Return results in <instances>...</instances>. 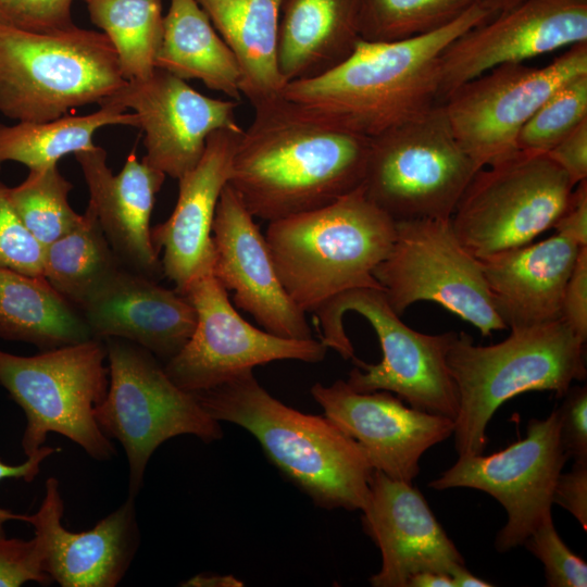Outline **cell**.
<instances>
[{
	"mask_svg": "<svg viewBox=\"0 0 587 587\" xmlns=\"http://www.w3.org/2000/svg\"><path fill=\"white\" fill-rule=\"evenodd\" d=\"M43 500L28 522L35 529L42 569L62 587H114L125 576L139 545L135 497L91 529L71 532L61 519L59 480H46Z\"/></svg>",
	"mask_w": 587,
	"mask_h": 587,
	"instance_id": "21",
	"label": "cell"
},
{
	"mask_svg": "<svg viewBox=\"0 0 587 587\" xmlns=\"http://www.w3.org/2000/svg\"><path fill=\"white\" fill-rule=\"evenodd\" d=\"M109 125L139 126L135 112L114 105L86 115H64L46 122H17L0 124V170L13 161L28 170L58 164L67 154L95 147L96 132Z\"/></svg>",
	"mask_w": 587,
	"mask_h": 587,
	"instance_id": "30",
	"label": "cell"
},
{
	"mask_svg": "<svg viewBox=\"0 0 587 587\" xmlns=\"http://www.w3.org/2000/svg\"><path fill=\"white\" fill-rule=\"evenodd\" d=\"M311 395L325 416L359 444L372 467L394 479L412 482L421 457L453 435L454 420L407 407L389 391L359 392L339 379L313 385Z\"/></svg>",
	"mask_w": 587,
	"mask_h": 587,
	"instance_id": "18",
	"label": "cell"
},
{
	"mask_svg": "<svg viewBox=\"0 0 587 587\" xmlns=\"http://www.w3.org/2000/svg\"><path fill=\"white\" fill-rule=\"evenodd\" d=\"M212 233V274L227 291L234 292L236 307L274 335L312 338L304 312L279 279L264 235L229 184L221 193Z\"/></svg>",
	"mask_w": 587,
	"mask_h": 587,
	"instance_id": "19",
	"label": "cell"
},
{
	"mask_svg": "<svg viewBox=\"0 0 587 587\" xmlns=\"http://www.w3.org/2000/svg\"><path fill=\"white\" fill-rule=\"evenodd\" d=\"M99 105L133 109L145 133L143 159L175 179L196 166L212 133L242 129L238 101L204 96L159 68L146 79L126 82Z\"/></svg>",
	"mask_w": 587,
	"mask_h": 587,
	"instance_id": "17",
	"label": "cell"
},
{
	"mask_svg": "<svg viewBox=\"0 0 587 587\" xmlns=\"http://www.w3.org/2000/svg\"><path fill=\"white\" fill-rule=\"evenodd\" d=\"M233 51L241 96L252 107L279 97L286 82L278 64L283 0H196Z\"/></svg>",
	"mask_w": 587,
	"mask_h": 587,
	"instance_id": "27",
	"label": "cell"
},
{
	"mask_svg": "<svg viewBox=\"0 0 587 587\" xmlns=\"http://www.w3.org/2000/svg\"><path fill=\"white\" fill-rule=\"evenodd\" d=\"M28 582L52 583L42 569L36 539L0 538V587H20Z\"/></svg>",
	"mask_w": 587,
	"mask_h": 587,
	"instance_id": "39",
	"label": "cell"
},
{
	"mask_svg": "<svg viewBox=\"0 0 587 587\" xmlns=\"http://www.w3.org/2000/svg\"><path fill=\"white\" fill-rule=\"evenodd\" d=\"M363 530L382 554L380 570L370 578L374 587H408L424 571L451 575L465 565L422 492L412 482L373 471L361 509Z\"/></svg>",
	"mask_w": 587,
	"mask_h": 587,
	"instance_id": "20",
	"label": "cell"
},
{
	"mask_svg": "<svg viewBox=\"0 0 587 587\" xmlns=\"http://www.w3.org/2000/svg\"><path fill=\"white\" fill-rule=\"evenodd\" d=\"M373 275L401 315L417 301L436 302L474 325L483 336L505 329L482 264L459 241L450 220L396 222V237Z\"/></svg>",
	"mask_w": 587,
	"mask_h": 587,
	"instance_id": "12",
	"label": "cell"
},
{
	"mask_svg": "<svg viewBox=\"0 0 587 587\" xmlns=\"http://www.w3.org/2000/svg\"><path fill=\"white\" fill-rule=\"evenodd\" d=\"M361 0H283L278 64L287 83L317 76L344 61L360 38Z\"/></svg>",
	"mask_w": 587,
	"mask_h": 587,
	"instance_id": "26",
	"label": "cell"
},
{
	"mask_svg": "<svg viewBox=\"0 0 587 587\" xmlns=\"http://www.w3.org/2000/svg\"><path fill=\"white\" fill-rule=\"evenodd\" d=\"M183 296L196 311V326L164 370L186 391L211 389L272 361L316 363L328 349L321 340L284 338L254 327L238 314L213 274L193 280Z\"/></svg>",
	"mask_w": 587,
	"mask_h": 587,
	"instance_id": "15",
	"label": "cell"
},
{
	"mask_svg": "<svg viewBox=\"0 0 587 587\" xmlns=\"http://www.w3.org/2000/svg\"><path fill=\"white\" fill-rule=\"evenodd\" d=\"M494 16L474 4L423 36L389 42L360 39L344 61L317 76L287 83L282 96L333 127L376 137L440 103L441 52Z\"/></svg>",
	"mask_w": 587,
	"mask_h": 587,
	"instance_id": "2",
	"label": "cell"
},
{
	"mask_svg": "<svg viewBox=\"0 0 587 587\" xmlns=\"http://www.w3.org/2000/svg\"><path fill=\"white\" fill-rule=\"evenodd\" d=\"M587 120V74L562 84L522 127L517 150L547 153Z\"/></svg>",
	"mask_w": 587,
	"mask_h": 587,
	"instance_id": "35",
	"label": "cell"
},
{
	"mask_svg": "<svg viewBox=\"0 0 587 587\" xmlns=\"http://www.w3.org/2000/svg\"><path fill=\"white\" fill-rule=\"evenodd\" d=\"M477 4L485 8L494 15L507 11L524 0H475Z\"/></svg>",
	"mask_w": 587,
	"mask_h": 587,
	"instance_id": "49",
	"label": "cell"
},
{
	"mask_svg": "<svg viewBox=\"0 0 587 587\" xmlns=\"http://www.w3.org/2000/svg\"><path fill=\"white\" fill-rule=\"evenodd\" d=\"M552 502L567 510L587 530V459L575 460L571 471L561 472Z\"/></svg>",
	"mask_w": 587,
	"mask_h": 587,
	"instance_id": "42",
	"label": "cell"
},
{
	"mask_svg": "<svg viewBox=\"0 0 587 587\" xmlns=\"http://www.w3.org/2000/svg\"><path fill=\"white\" fill-rule=\"evenodd\" d=\"M574 185L587 179V120L546 153Z\"/></svg>",
	"mask_w": 587,
	"mask_h": 587,
	"instance_id": "43",
	"label": "cell"
},
{
	"mask_svg": "<svg viewBox=\"0 0 587 587\" xmlns=\"http://www.w3.org/2000/svg\"><path fill=\"white\" fill-rule=\"evenodd\" d=\"M91 22L112 42L127 82L155 71L163 37L162 0H85Z\"/></svg>",
	"mask_w": 587,
	"mask_h": 587,
	"instance_id": "32",
	"label": "cell"
},
{
	"mask_svg": "<svg viewBox=\"0 0 587 587\" xmlns=\"http://www.w3.org/2000/svg\"><path fill=\"white\" fill-rule=\"evenodd\" d=\"M587 74V41L544 67L504 63L457 87L442 102L461 147L477 168L516 153L522 127L562 84Z\"/></svg>",
	"mask_w": 587,
	"mask_h": 587,
	"instance_id": "13",
	"label": "cell"
},
{
	"mask_svg": "<svg viewBox=\"0 0 587 587\" xmlns=\"http://www.w3.org/2000/svg\"><path fill=\"white\" fill-rule=\"evenodd\" d=\"M314 313L321 341L354 361L347 380L353 390L389 391L413 409L457 419L458 391L447 366L455 332L412 329L377 288L345 291Z\"/></svg>",
	"mask_w": 587,
	"mask_h": 587,
	"instance_id": "3",
	"label": "cell"
},
{
	"mask_svg": "<svg viewBox=\"0 0 587 587\" xmlns=\"http://www.w3.org/2000/svg\"><path fill=\"white\" fill-rule=\"evenodd\" d=\"M79 311L93 338L124 339L166 362L182 350L196 326V311L185 296L124 266Z\"/></svg>",
	"mask_w": 587,
	"mask_h": 587,
	"instance_id": "23",
	"label": "cell"
},
{
	"mask_svg": "<svg viewBox=\"0 0 587 587\" xmlns=\"http://www.w3.org/2000/svg\"><path fill=\"white\" fill-rule=\"evenodd\" d=\"M574 187L546 153L519 150L474 174L450 225L460 243L480 260L527 245L552 228Z\"/></svg>",
	"mask_w": 587,
	"mask_h": 587,
	"instance_id": "11",
	"label": "cell"
},
{
	"mask_svg": "<svg viewBox=\"0 0 587 587\" xmlns=\"http://www.w3.org/2000/svg\"><path fill=\"white\" fill-rule=\"evenodd\" d=\"M253 109L228 179L253 217L315 210L362 186L371 138L323 123L282 95Z\"/></svg>",
	"mask_w": 587,
	"mask_h": 587,
	"instance_id": "1",
	"label": "cell"
},
{
	"mask_svg": "<svg viewBox=\"0 0 587 587\" xmlns=\"http://www.w3.org/2000/svg\"><path fill=\"white\" fill-rule=\"evenodd\" d=\"M186 587H239L243 583L233 575L198 574L180 584Z\"/></svg>",
	"mask_w": 587,
	"mask_h": 587,
	"instance_id": "46",
	"label": "cell"
},
{
	"mask_svg": "<svg viewBox=\"0 0 587 587\" xmlns=\"http://www.w3.org/2000/svg\"><path fill=\"white\" fill-rule=\"evenodd\" d=\"M0 338L48 350L93 337L82 312L45 277L0 267Z\"/></svg>",
	"mask_w": 587,
	"mask_h": 587,
	"instance_id": "29",
	"label": "cell"
},
{
	"mask_svg": "<svg viewBox=\"0 0 587 587\" xmlns=\"http://www.w3.org/2000/svg\"><path fill=\"white\" fill-rule=\"evenodd\" d=\"M562 398L557 409L563 449L574 460L587 459V388L571 386Z\"/></svg>",
	"mask_w": 587,
	"mask_h": 587,
	"instance_id": "40",
	"label": "cell"
},
{
	"mask_svg": "<svg viewBox=\"0 0 587 587\" xmlns=\"http://www.w3.org/2000/svg\"><path fill=\"white\" fill-rule=\"evenodd\" d=\"M73 185L60 173L58 164L29 170L17 186L9 187V198L27 230L42 246L75 228L83 214L68 202Z\"/></svg>",
	"mask_w": 587,
	"mask_h": 587,
	"instance_id": "33",
	"label": "cell"
},
{
	"mask_svg": "<svg viewBox=\"0 0 587 587\" xmlns=\"http://www.w3.org/2000/svg\"><path fill=\"white\" fill-rule=\"evenodd\" d=\"M243 129L212 133L199 162L178 180V197L166 221L151 228L152 243L162 250V273L183 295L188 286L212 274V225Z\"/></svg>",
	"mask_w": 587,
	"mask_h": 587,
	"instance_id": "22",
	"label": "cell"
},
{
	"mask_svg": "<svg viewBox=\"0 0 587 587\" xmlns=\"http://www.w3.org/2000/svg\"><path fill=\"white\" fill-rule=\"evenodd\" d=\"M523 545L544 564L547 586H587V563L564 544L551 515L532 532Z\"/></svg>",
	"mask_w": 587,
	"mask_h": 587,
	"instance_id": "36",
	"label": "cell"
},
{
	"mask_svg": "<svg viewBox=\"0 0 587 587\" xmlns=\"http://www.w3.org/2000/svg\"><path fill=\"white\" fill-rule=\"evenodd\" d=\"M48 446H41L38 450L27 457L21 464L12 465L0 460V482L4 479H23L32 482L39 474L41 464L51 454L60 451ZM9 521L28 522V514L15 513L0 508V538L7 537L4 525Z\"/></svg>",
	"mask_w": 587,
	"mask_h": 587,
	"instance_id": "45",
	"label": "cell"
},
{
	"mask_svg": "<svg viewBox=\"0 0 587 587\" xmlns=\"http://www.w3.org/2000/svg\"><path fill=\"white\" fill-rule=\"evenodd\" d=\"M74 0H0V23L20 29L50 33L75 26Z\"/></svg>",
	"mask_w": 587,
	"mask_h": 587,
	"instance_id": "38",
	"label": "cell"
},
{
	"mask_svg": "<svg viewBox=\"0 0 587 587\" xmlns=\"http://www.w3.org/2000/svg\"><path fill=\"white\" fill-rule=\"evenodd\" d=\"M0 267L43 277V247L27 230L0 182Z\"/></svg>",
	"mask_w": 587,
	"mask_h": 587,
	"instance_id": "37",
	"label": "cell"
},
{
	"mask_svg": "<svg viewBox=\"0 0 587 587\" xmlns=\"http://www.w3.org/2000/svg\"><path fill=\"white\" fill-rule=\"evenodd\" d=\"M268 223L264 237L277 274L304 313L351 289H382L373 272L391 249L396 222L362 186L322 208Z\"/></svg>",
	"mask_w": 587,
	"mask_h": 587,
	"instance_id": "5",
	"label": "cell"
},
{
	"mask_svg": "<svg viewBox=\"0 0 587 587\" xmlns=\"http://www.w3.org/2000/svg\"><path fill=\"white\" fill-rule=\"evenodd\" d=\"M585 340L562 320L511 329L503 341L479 346L464 332L447 353L459 412L454 445L459 455L480 454L486 429L501 404L526 391H553L562 398L575 380H585Z\"/></svg>",
	"mask_w": 587,
	"mask_h": 587,
	"instance_id": "6",
	"label": "cell"
},
{
	"mask_svg": "<svg viewBox=\"0 0 587 587\" xmlns=\"http://www.w3.org/2000/svg\"><path fill=\"white\" fill-rule=\"evenodd\" d=\"M127 80L102 32L73 26L39 33L0 23V113L46 122L100 103Z\"/></svg>",
	"mask_w": 587,
	"mask_h": 587,
	"instance_id": "7",
	"label": "cell"
},
{
	"mask_svg": "<svg viewBox=\"0 0 587 587\" xmlns=\"http://www.w3.org/2000/svg\"><path fill=\"white\" fill-rule=\"evenodd\" d=\"M408 587H454V583L449 574L424 571L413 575L409 579Z\"/></svg>",
	"mask_w": 587,
	"mask_h": 587,
	"instance_id": "47",
	"label": "cell"
},
{
	"mask_svg": "<svg viewBox=\"0 0 587 587\" xmlns=\"http://www.w3.org/2000/svg\"><path fill=\"white\" fill-rule=\"evenodd\" d=\"M477 171L438 103L371 138L362 187L395 222L450 220Z\"/></svg>",
	"mask_w": 587,
	"mask_h": 587,
	"instance_id": "9",
	"label": "cell"
},
{
	"mask_svg": "<svg viewBox=\"0 0 587 587\" xmlns=\"http://www.w3.org/2000/svg\"><path fill=\"white\" fill-rule=\"evenodd\" d=\"M569 459L561 444L555 407L546 419L528 421L524 439L489 455H459L428 486L436 490L473 488L498 500L508 521L496 536L495 548L507 552L523 545L551 515L554 486Z\"/></svg>",
	"mask_w": 587,
	"mask_h": 587,
	"instance_id": "14",
	"label": "cell"
},
{
	"mask_svg": "<svg viewBox=\"0 0 587 587\" xmlns=\"http://www.w3.org/2000/svg\"><path fill=\"white\" fill-rule=\"evenodd\" d=\"M105 360L104 341L97 338L30 357L0 350V385L26 416L21 440L26 457L43 446L49 433L68 438L97 461L114 455L93 414L109 386Z\"/></svg>",
	"mask_w": 587,
	"mask_h": 587,
	"instance_id": "8",
	"label": "cell"
},
{
	"mask_svg": "<svg viewBox=\"0 0 587 587\" xmlns=\"http://www.w3.org/2000/svg\"><path fill=\"white\" fill-rule=\"evenodd\" d=\"M580 247L553 236L480 259L484 277L507 328L558 321L566 283Z\"/></svg>",
	"mask_w": 587,
	"mask_h": 587,
	"instance_id": "25",
	"label": "cell"
},
{
	"mask_svg": "<svg viewBox=\"0 0 587 587\" xmlns=\"http://www.w3.org/2000/svg\"><path fill=\"white\" fill-rule=\"evenodd\" d=\"M195 396L214 420L252 434L268 460L316 505L363 508L374 469L359 444L326 416L282 403L252 371Z\"/></svg>",
	"mask_w": 587,
	"mask_h": 587,
	"instance_id": "4",
	"label": "cell"
},
{
	"mask_svg": "<svg viewBox=\"0 0 587 587\" xmlns=\"http://www.w3.org/2000/svg\"><path fill=\"white\" fill-rule=\"evenodd\" d=\"M122 266L90 204L75 228L43 247V277L78 310Z\"/></svg>",
	"mask_w": 587,
	"mask_h": 587,
	"instance_id": "31",
	"label": "cell"
},
{
	"mask_svg": "<svg viewBox=\"0 0 587 587\" xmlns=\"http://www.w3.org/2000/svg\"><path fill=\"white\" fill-rule=\"evenodd\" d=\"M89 191V203L121 264L157 279L161 260L151 239L150 218L165 174L132 152L114 175L99 146L76 152Z\"/></svg>",
	"mask_w": 587,
	"mask_h": 587,
	"instance_id": "24",
	"label": "cell"
},
{
	"mask_svg": "<svg viewBox=\"0 0 587 587\" xmlns=\"http://www.w3.org/2000/svg\"><path fill=\"white\" fill-rule=\"evenodd\" d=\"M451 577L454 583V587H490L494 586L489 582L482 579L472 574L465 565L457 569Z\"/></svg>",
	"mask_w": 587,
	"mask_h": 587,
	"instance_id": "48",
	"label": "cell"
},
{
	"mask_svg": "<svg viewBox=\"0 0 587 587\" xmlns=\"http://www.w3.org/2000/svg\"><path fill=\"white\" fill-rule=\"evenodd\" d=\"M103 341L109 386L93 414L101 430L124 448L128 496L136 498L149 459L160 445L179 435L212 442L223 432L195 394L178 387L151 352L120 338Z\"/></svg>",
	"mask_w": 587,
	"mask_h": 587,
	"instance_id": "10",
	"label": "cell"
},
{
	"mask_svg": "<svg viewBox=\"0 0 587 587\" xmlns=\"http://www.w3.org/2000/svg\"><path fill=\"white\" fill-rule=\"evenodd\" d=\"M561 319L583 340L587 339V247L580 248L565 286Z\"/></svg>",
	"mask_w": 587,
	"mask_h": 587,
	"instance_id": "41",
	"label": "cell"
},
{
	"mask_svg": "<svg viewBox=\"0 0 587 587\" xmlns=\"http://www.w3.org/2000/svg\"><path fill=\"white\" fill-rule=\"evenodd\" d=\"M155 67L239 101L241 72L233 51L196 0H170Z\"/></svg>",
	"mask_w": 587,
	"mask_h": 587,
	"instance_id": "28",
	"label": "cell"
},
{
	"mask_svg": "<svg viewBox=\"0 0 587 587\" xmlns=\"http://www.w3.org/2000/svg\"><path fill=\"white\" fill-rule=\"evenodd\" d=\"M587 41V0H524L469 29L440 55L439 102L504 63Z\"/></svg>",
	"mask_w": 587,
	"mask_h": 587,
	"instance_id": "16",
	"label": "cell"
},
{
	"mask_svg": "<svg viewBox=\"0 0 587 587\" xmlns=\"http://www.w3.org/2000/svg\"><path fill=\"white\" fill-rule=\"evenodd\" d=\"M552 228L578 247H587V179L575 185L566 208Z\"/></svg>",
	"mask_w": 587,
	"mask_h": 587,
	"instance_id": "44",
	"label": "cell"
},
{
	"mask_svg": "<svg viewBox=\"0 0 587 587\" xmlns=\"http://www.w3.org/2000/svg\"><path fill=\"white\" fill-rule=\"evenodd\" d=\"M475 0H361L360 38L400 41L440 29L466 12Z\"/></svg>",
	"mask_w": 587,
	"mask_h": 587,
	"instance_id": "34",
	"label": "cell"
}]
</instances>
